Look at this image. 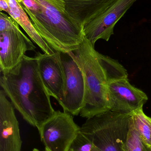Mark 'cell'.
Returning <instances> with one entry per match:
<instances>
[{
	"label": "cell",
	"instance_id": "6da1fadb",
	"mask_svg": "<svg viewBox=\"0 0 151 151\" xmlns=\"http://www.w3.org/2000/svg\"><path fill=\"white\" fill-rule=\"evenodd\" d=\"M1 73V89L23 119L39 130L56 111L42 81L37 59L25 55L17 66Z\"/></svg>",
	"mask_w": 151,
	"mask_h": 151
},
{
	"label": "cell",
	"instance_id": "7a4b0ae2",
	"mask_svg": "<svg viewBox=\"0 0 151 151\" xmlns=\"http://www.w3.org/2000/svg\"><path fill=\"white\" fill-rule=\"evenodd\" d=\"M69 53L84 77L85 95L80 115L88 119L110 111L108 86L113 81L128 78L126 70L118 61L96 51L85 36L78 48Z\"/></svg>",
	"mask_w": 151,
	"mask_h": 151
},
{
	"label": "cell",
	"instance_id": "3957f363",
	"mask_svg": "<svg viewBox=\"0 0 151 151\" xmlns=\"http://www.w3.org/2000/svg\"><path fill=\"white\" fill-rule=\"evenodd\" d=\"M20 4L34 27L54 51L69 53L82 42L83 29L70 19L63 0H31L26 7Z\"/></svg>",
	"mask_w": 151,
	"mask_h": 151
},
{
	"label": "cell",
	"instance_id": "277c9868",
	"mask_svg": "<svg viewBox=\"0 0 151 151\" xmlns=\"http://www.w3.org/2000/svg\"><path fill=\"white\" fill-rule=\"evenodd\" d=\"M132 116L108 111L87 119L80 132L100 151H125Z\"/></svg>",
	"mask_w": 151,
	"mask_h": 151
},
{
	"label": "cell",
	"instance_id": "5b68a950",
	"mask_svg": "<svg viewBox=\"0 0 151 151\" xmlns=\"http://www.w3.org/2000/svg\"><path fill=\"white\" fill-rule=\"evenodd\" d=\"M80 129L72 115L58 111L38 131L46 150L69 151Z\"/></svg>",
	"mask_w": 151,
	"mask_h": 151
},
{
	"label": "cell",
	"instance_id": "8992f818",
	"mask_svg": "<svg viewBox=\"0 0 151 151\" xmlns=\"http://www.w3.org/2000/svg\"><path fill=\"white\" fill-rule=\"evenodd\" d=\"M59 52L65 78L64 98L60 105L64 111L77 116L82 108L85 95L83 74L70 53Z\"/></svg>",
	"mask_w": 151,
	"mask_h": 151
},
{
	"label": "cell",
	"instance_id": "52a82bcc",
	"mask_svg": "<svg viewBox=\"0 0 151 151\" xmlns=\"http://www.w3.org/2000/svg\"><path fill=\"white\" fill-rule=\"evenodd\" d=\"M137 0H115L106 10L85 26V37L95 46L98 40L108 41L117 22Z\"/></svg>",
	"mask_w": 151,
	"mask_h": 151
},
{
	"label": "cell",
	"instance_id": "ba28073f",
	"mask_svg": "<svg viewBox=\"0 0 151 151\" xmlns=\"http://www.w3.org/2000/svg\"><path fill=\"white\" fill-rule=\"evenodd\" d=\"M148 100L146 94L133 86L128 78L113 81L108 86V102L112 111L131 114L143 108Z\"/></svg>",
	"mask_w": 151,
	"mask_h": 151
},
{
	"label": "cell",
	"instance_id": "9c48e42d",
	"mask_svg": "<svg viewBox=\"0 0 151 151\" xmlns=\"http://www.w3.org/2000/svg\"><path fill=\"white\" fill-rule=\"evenodd\" d=\"M36 47L20 27L0 32V70L6 72L21 62L25 53L35 51Z\"/></svg>",
	"mask_w": 151,
	"mask_h": 151
},
{
	"label": "cell",
	"instance_id": "30bf717a",
	"mask_svg": "<svg viewBox=\"0 0 151 151\" xmlns=\"http://www.w3.org/2000/svg\"><path fill=\"white\" fill-rule=\"evenodd\" d=\"M34 56L45 88L50 96L60 104L64 98L65 78L59 52L55 51L53 55H47L37 52Z\"/></svg>",
	"mask_w": 151,
	"mask_h": 151
},
{
	"label": "cell",
	"instance_id": "8fae6325",
	"mask_svg": "<svg viewBox=\"0 0 151 151\" xmlns=\"http://www.w3.org/2000/svg\"><path fill=\"white\" fill-rule=\"evenodd\" d=\"M22 141L14 107L0 90V151H21Z\"/></svg>",
	"mask_w": 151,
	"mask_h": 151
},
{
	"label": "cell",
	"instance_id": "7c38bea8",
	"mask_svg": "<svg viewBox=\"0 0 151 151\" xmlns=\"http://www.w3.org/2000/svg\"><path fill=\"white\" fill-rule=\"evenodd\" d=\"M70 19L82 28L106 10L115 0H63Z\"/></svg>",
	"mask_w": 151,
	"mask_h": 151
},
{
	"label": "cell",
	"instance_id": "4fadbf2b",
	"mask_svg": "<svg viewBox=\"0 0 151 151\" xmlns=\"http://www.w3.org/2000/svg\"><path fill=\"white\" fill-rule=\"evenodd\" d=\"M6 1L9 6V11L8 14L22 27L31 40L40 48L44 54L47 55L54 54L55 51L38 33L20 4L17 0Z\"/></svg>",
	"mask_w": 151,
	"mask_h": 151
},
{
	"label": "cell",
	"instance_id": "5bb4252c",
	"mask_svg": "<svg viewBox=\"0 0 151 151\" xmlns=\"http://www.w3.org/2000/svg\"><path fill=\"white\" fill-rule=\"evenodd\" d=\"M132 122L144 142L151 147V118L144 113L142 108L132 114Z\"/></svg>",
	"mask_w": 151,
	"mask_h": 151
},
{
	"label": "cell",
	"instance_id": "9a60e30c",
	"mask_svg": "<svg viewBox=\"0 0 151 151\" xmlns=\"http://www.w3.org/2000/svg\"><path fill=\"white\" fill-rule=\"evenodd\" d=\"M124 150L125 151H151V147L144 142L139 132L134 127L132 116Z\"/></svg>",
	"mask_w": 151,
	"mask_h": 151
},
{
	"label": "cell",
	"instance_id": "2e32d148",
	"mask_svg": "<svg viewBox=\"0 0 151 151\" xmlns=\"http://www.w3.org/2000/svg\"><path fill=\"white\" fill-rule=\"evenodd\" d=\"M19 24L11 17L1 12L0 13V32L10 31L20 27Z\"/></svg>",
	"mask_w": 151,
	"mask_h": 151
},
{
	"label": "cell",
	"instance_id": "e0dca14e",
	"mask_svg": "<svg viewBox=\"0 0 151 151\" xmlns=\"http://www.w3.org/2000/svg\"><path fill=\"white\" fill-rule=\"evenodd\" d=\"M0 9L1 11H4L9 13V6L6 0H0Z\"/></svg>",
	"mask_w": 151,
	"mask_h": 151
},
{
	"label": "cell",
	"instance_id": "ac0fdd59",
	"mask_svg": "<svg viewBox=\"0 0 151 151\" xmlns=\"http://www.w3.org/2000/svg\"><path fill=\"white\" fill-rule=\"evenodd\" d=\"M33 151H48L46 150H45L43 151H41V150H38V149H36V148H35V149H34L33 150Z\"/></svg>",
	"mask_w": 151,
	"mask_h": 151
},
{
	"label": "cell",
	"instance_id": "d6986e66",
	"mask_svg": "<svg viewBox=\"0 0 151 151\" xmlns=\"http://www.w3.org/2000/svg\"><path fill=\"white\" fill-rule=\"evenodd\" d=\"M17 1L18 2H19L20 3H21L22 2V1H23V0H17Z\"/></svg>",
	"mask_w": 151,
	"mask_h": 151
}]
</instances>
